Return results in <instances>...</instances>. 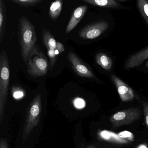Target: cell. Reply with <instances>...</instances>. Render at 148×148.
I'll list each match as a JSON object with an SVG mask.
<instances>
[{
	"mask_svg": "<svg viewBox=\"0 0 148 148\" xmlns=\"http://www.w3.org/2000/svg\"><path fill=\"white\" fill-rule=\"evenodd\" d=\"M7 20V10L4 0H0V42L4 38Z\"/></svg>",
	"mask_w": 148,
	"mask_h": 148,
	"instance_id": "13",
	"label": "cell"
},
{
	"mask_svg": "<svg viewBox=\"0 0 148 148\" xmlns=\"http://www.w3.org/2000/svg\"><path fill=\"white\" fill-rule=\"evenodd\" d=\"M48 67L46 56L37 46H36L30 54L28 62V73L31 76H43L47 73Z\"/></svg>",
	"mask_w": 148,
	"mask_h": 148,
	"instance_id": "4",
	"label": "cell"
},
{
	"mask_svg": "<svg viewBox=\"0 0 148 148\" xmlns=\"http://www.w3.org/2000/svg\"><path fill=\"white\" fill-rule=\"evenodd\" d=\"M88 7L84 5L79 6L74 10L66 29V34L71 32L78 25L85 15Z\"/></svg>",
	"mask_w": 148,
	"mask_h": 148,
	"instance_id": "9",
	"label": "cell"
},
{
	"mask_svg": "<svg viewBox=\"0 0 148 148\" xmlns=\"http://www.w3.org/2000/svg\"><path fill=\"white\" fill-rule=\"evenodd\" d=\"M75 107L77 109H82L86 106V102L83 99L81 98H76L74 101Z\"/></svg>",
	"mask_w": 148,
	"mask_h": 148,
	"instance_id": "20",
	"label": "cell"
},
{
	"mask_svg": "<svg viewBox=\"0 0 148 148\" xmlns=\"http://www.w3.org/2000/svg\"><path fill=\"white\" fill-rule=\"evenodd\" d=\"M43 42L47 51L57 50V41L50 31L44 28L43 29Z\"/></svg>",
	"mask_w": 148,
	"mask_h": 148,
	"instance_id": "12",
	"label": "cell"
},
{
	"mask_svg": "<svg viewBox=\"0 0 148 148\" xmlns=\"http://www.w3.org/2000/svg\"><path fill=\"white\" fill-rule=\"evenodd\" d=\"M141 110L137 107H133L115 113L109 118L112 127L118 128L124 125H129L140 119Z\"/></svg>",
	"mask_w": 148,
	"mask_h": 148,
	"instance_id": "5",
	"label": "cell"
},
{
	"mask_svg": "<svg viewBox=\"0 0 148 148\" xmlns=\"http://www.w3.org/2000/svg\"><path fill=\"white\" fill-rule=\"evenodd\" d=\"M120 136L123 139H126L130 142L134 141V134L129 131H123L119 133Z\"/></svg>",
	"mask_w": 148,
	"mask_h": 148,
	"instance_id": "19",
	"label": "cell"
},
{
	"mask_svg": "<svg viewBox=\"0 0 148 148\" xmlns=\"http://www.w3.org/2000/svg\"><path fill=\"white\" fill-rule=\"evenodd\" d=\"M68 59L76 74L82 77L95 78L96 77L89 67L82 61L74 53H69Z\"/></svg>",
	"mask_w": 148,
	"mask_h": 148,
	"instance_id": "7",
	"label": "cell"
},
{
	"mask_svg": "<svg viewBox=\"0 0 148 148\" xmlns=\"http://www.w3.org/2000/svg\"><path fill=\"white\" fill-rule=\"evenodd\" d=\"M142 106H143L146 125L148 128V104L146 102L143 101L142 102Z\"/></svg>",
	"mask_w": 148,
	"mask_h": 148,
	"instance_id": "22",
	"label": "cell"
},
{
	"mask_svg": "<svg viewBox=\"0 0 148 148\" xmlns=\"http://www.w3.org/2000/svg\"><path fill=\"white\" fill-rule=\"evenodd\" d=\"M57 50L59 52V53H61L65 51L64 46L61 42H57Z\"/></svg>",
	"mask_w": 148,
	"mask_h": 148,
	"instance_id": "23",
	"label": "cell"
},
{
	"mask_svg": "<svg viewBox=\"0 0 148 148\" xmlns=\"http://www.w3.org/2000/svg\"><path fill=\"white\" fill-rule=\"evenodd\" d=\"M41 112V94H38L35 96L28 108L23 134V142L26 140L33 129L38 125Z\"/></svg>",
	"mask_w": 148,
	"mask_h": 148,
	"instance_id": "3",
	"label": "cell"
},
{
	"mask_svg": "<svg viewBox=\"0 0 148 148\" xmlns=\"http://www.w3.org/2000/svg\"><path fill=\"white\" fill-rule=\"evenodd\" d=\"M63 6V0H55L52 2L50 7L49 15L51 20H56L60 16Z\"/></svg>",
	"mask_w": 148,
	"mask_h": 148,
	"instance_id": "14",
	"label": "cell"
},
{
	"mask_svg": "<svg viewBox=\"0 0 148 148\" xmlns=\"http://www.w3.org/2000/svg\"><path fill=\"white\" fill-rule=\"evenodd\" d=\"M20 6L24 7L34 6L43 2L42 0H10Z\"/></svg>",
	"mask_w": 148,
	"mask_h": 148,
	"instance_id": "18",
	"label": "cell"
},
{
	"mask_svg": "<svg viewBox=\"0 0 148 148\" xmlns=\"http://www.w3.org/2000/svg\"><path fill=\"white\" fill-rule=\"evenodd\" d=\"M94 6L104 8H118L120 4L115 0H81Z\"/></svg>",
	"mask_w": 148,
	"mask_h": 148,
	"instance_id": "16",
	"label": "cell"
},
{
	"mask_svg": "<svg viewBox=\"0 0 148 148\" xmlns=\"http://www.w3.org/2000/svg\"><path fill=\"white\" fill-rule=\"evenodd\" d=\"M111 79L115 84L119 95L123 101H130L134 99V92L127 84L114 75H112Z\"/></svg>",
	"mask_w": 148,
	"mask_h": 148,
	"instance_id": "8",
	"label": "cell"
},
{
	"mask_svg": "<svg viewBox=\"0 0 148 148\" xmlns=\"http://www.w3.org/2000/svg\"><path fill=\"white\" fill-rule=\"evenodd\" d=\"M19 36L22 57L24 62L27 63L36 46V34L34 26L24 16L19 18Z\"/></svg>",
	"mask_w": 148,
	"mask_h": 148,
	"instance_id": "1",
	"label": "cell"
},
{
	"mask_svg": "<svg viewBox=\"0 0 148 148\" xmlns=\"http://www.w3.org/2000/svg\"><path fill=\"white\" fill-rule=\"evenodd\" d=\"M0 148H8V143L5 140L2 139L1 140Z\"/></svg>",
	"mask_w": 148,
	"mask_h": 148,
	"instance_id": "24",
	"label": "cell"
},
{
	"mask_svg": "<svg viewBox=\"0 0 148 148\" xmlns=\"http://www.w3.org/2000/svg\"><path fill=\"white\" fill-rule=\"evenodd\" d=\"M117 1H126L127 0H117Z\"/></svg>",
	"mask_w": 148,
	"mask_h": 148,
	"instance_id": "26",
	"label": "cell"
},
{
	"mask_svg": "<svg viewBox=\"0 0 148 148\" xmlns=\"http://www.w3.org/2000/svg\"><path fill=\"white\" fill-rule=\"evenodd\" d=\"M146 66H147V67H148V62H147V64H146Z\"/></svg>",
	"mask_w": 148,
	"mask_h": 148,
	"instance_id": "27",
	"label": "cell"
},
{
	"mask_svg": "<svg viewBox=\"0 0 148 148\" xmlns=\"http://www.w3.org/2000/svg\"><path fill=\"white\" fill-rule=\"evenodd\" d=\"M0 122L1 123L7 103L10 80L8 60L4 50H1L0 55Z\"/></svg>",
	"mask_w": 148,
	"mask_h": 148,
	"instance_id": "2",
	"label": "cell"
},
{
	"mask_svg": "<svg viewBox=\"0 0 148 148\" xmlns=\"http://www.w3.org/2000/svg\"><path fill=\"white\" fill-rule=\"evenodd\" d=\"M137 148H148L147 146L145 144H140L138 146Z\"/></svg>",
	"mask_w": 148,
	"mask_h": 148,
	"instance_id": "25",
	"label": "cell"
},
{
	"mask_svg": "<svg viewBox=\"0 0 148 148\" xmlns=\"http://www.w3.org/2000/svg\"><path fill=\"white\" fill-rule=\"evenodd\" d=\"M148 59V47L141 52L130 56L126 63L125 68L129 69L137 67Z\"/></svg>",
	"mask_w": 148,
	"mask_h": 148,
	"instance_id": "10",
	"label": "cell"
},
{
	"mask_svg": "<svg viewBox=\"0 0 148 148\" xmlns=\"http://www.w3.org/2000/svg\"><path fill=\"white\" fill-rule=\"evenodd\" d=\"M13 95L15 99H19L24 96V92L19 88L13 89Z\"/></svg>",
	"mask_w": 148,
	"mask_h": 148,
	"instance_id": "21",
	"label": "cell"
},
{
	"mask_svg": "<svg viewBox=\"0 0 148 148\" xmlns=\"http://www.w3.org/2000/svg\"><path fill=\"white\" fill-rule=\"evenodd\" d=\"M96 61L99 66L105 70L111 69L113 62L110 57L103 53H98L96 56Z\"/></svg>",
	"mask_w": 148,
	"mask_h": 148,
	"instance_id": "15",
	"label": "cell"
},
{
	"mask_svg": "<svg viewBox=\"0 0 148 148\" xmlns=\"http://www.w3.org/2000/svg\"><path fill=\"white\" fill-rule=\"evenodd\" d=\"M89 148H95L94 147H89Z\"/></svg>",
	"mask_w": 148,
	"mask_h": 148,
	"instance_id": "28",
	"label": "cell"
},
{
	"mask_svg": "<svg viewBox=\"0 0 148 148\" xmlns=\"http://www.w3.org/2000/svg\"><path fill=\"white\" fill-rule=\"evenodd\" d=\"M98 135L102 140L112 143L125 144H127L130 142L128 140L121 138L119 133L116 134L109 130H103L100 131L98 133Z\"/></svg>",
	"mask_w": 148,
	"mask_h": 148,
	"instance_id": "11",
	"label": "cell"
},
{
	"mask_svg": "<svg viewBox=\"0 0 148 148\" xmlns=\"http://www.w3.org/2000/svg\"><path fill=\"white\" fill-rule=\"evenodd\" d=\"M137 2L139 10L148 24V1L137 0Z\"/></svg>",
	"mask_w": 148,
	"mask_h": 148,
	"instance_id": "17",
	"label": "cell"
},
{
	"mask_svg": "<svg viewBox=\"0 0 148 148\" xmlns=\"http://www.w3.org/2000/svg\"><path fill=\"white\" fill-rule=\"evenodd\" d=\"M108 27V23L106 21L95 23L83 28L79 32V36L83 40H93L100 36Z\"/></svg>",
	"mask_w": 148,
	"mask_h": 148,
	"instance_id": "6",
	"label": "cell"
}]
</instances>
